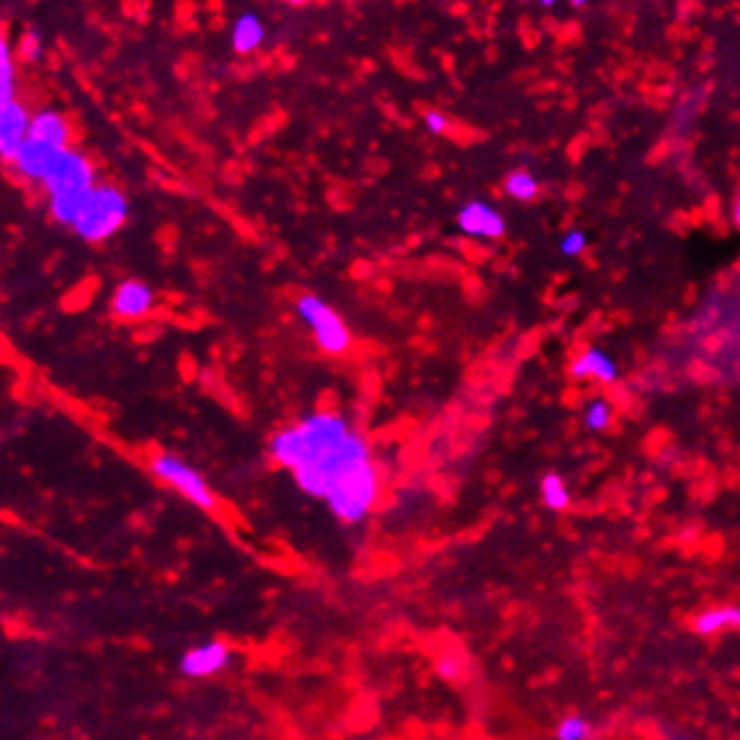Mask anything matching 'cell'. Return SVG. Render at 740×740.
I'll use <instances>...</instances> for the list:
<instances>
[{"mask_svg": "<svg viewBox=\"0 0 740 740\" xmlns=\"http://www.w3.org/2000/svg\"><path fill=\"white\" fill-rule=\"evenodd\" d=\"M380 496V474L372 458L342 468L329 487V507L342 522H359L369 515Z\"/></svg>", "mask_w": 740, "mask_h": 740, "instance_id": "cell-1", "label": "cell"}, {"mask_svg": "<svg viewBox=\"0 0 740 740\" xmlns=\"http://www.w3.org/2000/svg\"><path fill=\"white\" fill-rule=\"evenodd\" d=\"M125 221H127L125 194L114 187H97L92 191L89 202H86V208L82 211V215H78L73 230L82 234L84 240H89V243H101V240L110 237V234L119 230Z\"/></svg>", "mask_w": 740, "mask_h": 740, "instance_id": "cell-2", "label": "cell"}, {"mask_svg": "<svg viewBox=\"0 0 740 740\" xmlns=\"http://www.w3.org/2000/svg\"><path fill=\"white\" fill-rule=\"evenodd\" d=\"M296 310H299L302 320L313 329L320 350H326V353L331 356H342L345 350L350 348L353 337H350L348 326H345L342 318H339L324 299H318L316 294L299 296V299H296Z\"/></svg>", "mask_w": 740, "mask_h": 740, "instance_id": "cell-3", "label": "cell"}, {"mask_svg": "<svg viewBox=\"0 0 740 740\" xmlns=\"http://www.w3.org/2000/svg\"><path fill=\"white\" fill-rule=\"evenodd\" d=\"M151 472L157 474L162 483H168L176 487L181 496H187L194 507L200 509H213L215 507V496L208 487L205 479L194 472L189 464H183L181 458L170 453H157L151 458Z\"/></svg>", "mask_w": 740, "mask_h": 740, "instance_id": "cell-4", "label": "cell"}, {"mask_svg": "<svg viewBox=\"0 0 740 740\" xmlns=\"http://www.w3.org/2000/svg\"><path fill=\"white\" fill-rule=\"evenodd\" d=\"M43 187H46L49 197L95 189V168H92V162L84 154L65 148L57 162H54L52 172L46 176V181H43Z\"/></svg>", "mask_w": 740, "mask_h": 740, "instance_id": "cell-5", "label": "cell"}, {"mask_svg": "<svg viewBox=\"0 0 740 740\" xmlns=\"http://www.w3.org/2000/svg\"><path fill=\"white\" fill-rule=\"evenodd\" d=\"M30 121H33V116L17 101L0 106V157L14 162L24 140L30 138Z\"/></svg>", "mask_w": 740, "mask_h": 740, "instance_id": "cell-6", "label": "cell"}, {"mask_svg": "<svg viewBox=\"0 0 740 740\" xmlns=\"http://www.w3.org/2000/svg\"><path fill=\"white\" fill-rule=\"evenodd\" d=\"M63 151H65V148L49 146V144H41V140L28 138V140H24V146L20 148V154H17L14 168L22 178H28V181H41L43 183Z\"/></svg>", "mask_w": 740, "mask_h": 740, "instance_id": "cell-7", "label": "cell"}, {"mask_svg": "<svg viewBox=\"0 0 740 740\" xmlns=\"http://www.w3.org/2000/svg\"><path fill=\"white\" fill-rule=\"evenodd\" d=\"M458 226L461 232L472 234V237H485V240H496L504 237L507 232V221L504 215L496 211L487 202H468L464 211L458 213Z\"/></svg>", "mask_w": 740, "mask_h": 740, "instance_id": "cell-8", "label": "cell"}, {"mask_svg": "<svg viewBox=\"0 0 740 740\" xmlns=\"http://www.w3.org/2000/svg\"><path fill=\"white\" fill-rule=\"evenodd\" d=\"M569 372H571V378L595 380V382H601V385H614V382L620 380V367H616V361L612 359V356L601 348L582 350V353L571 361Z\"/></svg>", "mask_w": 740, "mask_h": 740, "instance_id": "cell-9", "label": "cell"}, {"mask_svg": "<svg viewBox=\"0 0 740 740\" xmlns=\"http://www.w3.org/2000/svg\"><path fill=\"white\" fill-rule=\"evenodd\" d=\"M110 307H114L116 318L125 320L144 318L154 307V292L144 281H125L119 288H116Z\"/></svg>", "mask_w": 740, "mask_h": 740, "instance_id": "cell-10", "label": "cell"}, {"mask_svg": "<svg viewBox=\"0 0 740 740\" xmlns=\"http://www.w3.org/2000/svg\"><path fill=\"white\" fill-rule=\"evenodd\" d=\"M230 663V649H226L221 641H211V644H202L189 649L187 655L181 657V670L191 678H202V676H213L215 670H221L224 665Z\"/></svg>", "mask_w": 740, "mask_h": 740, "instance_id": "cell-11", "label": "cell"}, {"mask_svg": "<svg viewBox=\"0 0 740 740\" xmlns=\"http://www.w3.org/2000/svg\"><path fill=\"white\" fill-rule=\"evenodd\" d=\"M30 138L41 140V144L57 146V148H67V140H71V125L63 114L57 110H39L30 121Z\"/></svg>", "mask_w": 740, "mask_h": 740, "instance_id": "cell-12", "label": "cell"}, {"mask_svg": "<svg viewBox=\"0 0 740 740\" xmlns=\"http://www.w3.org/2000/svg\"><path fill=\"white\" fill-rule=\"evenodd\" d=\"M693 627L698 635H717L725 631H736V627H740V606H736V603H725V606L706 609V612L695 616Z\"/></svg>", "mask_w": 740, "mask_h": 740, "instance_id": "cell-13", "label": "cell"}, {"mask_svg": "<svg viewBox=\"0 0 740 740\" xmlns=\"http://www.w3.org/2000/svg\"><path fill=\"white\" fill-rule=\"evenodd\" d=\"M95 189L71 191V194H54V197H49V213H52V219L60 221V224L76 226L78 215H82V211L86 208V202H89L92 191H95Z\"/></svg>", "mask_w": 740, "mask_h": 740, "instance_id": "cell-14", "label": "cell"}, {"mask_svg": "<svg viewBox=\"0 0 740 740\" xmlns=\"http://www.w3.org/2000/svg\"><path fill=\"white\" fill-rule=\"evenodd\" d=\"M264 24L256 14H243L232 28V49L237 54H249L262 46Z\"/></svg>", "mask_w": 740, "mask_h": 740, "instance_id": "cell-15", "label": "cell"}, {"mask_svg": "<svg viewBox=\"0 0 740 740\" xmlns=\"http://www.w3.org/2000/svg\"><path fill=\"white\" fill-rule=\"evenodd\" d=\"M541 501L552 511H565L571 507L569 485H565L560 474H545V479H541Z\"/></svg>", "mask_w": 740, "mask_h": 740, "instance_id": "cell-16", "label": "cell"}, {"mask_svg": "<svg viewBox=\"0 0 740 740\" xmlns=\"http://www.w3.org/2000/svg\"><path fill=\"white\" fill-rule=\"evenodd\" d=\"M504 189H507V194L511 197V200L530 202L536 194H539V178L528 170H515L507 176Z\"/></svg>", "mask_w": 740, "mask_h": 740, "instance_id": "cell-17", "label": "cell"}, {"mask_svg": "<svg viewBox=\"0 0 740 740\" xmlns=\"http://www.w3.org/2000/svg\"><path fill=\"white\" fill-rule=\"evenodd\" d=\"M582 421L588 425V431H606L614 421V406L606 402V399H592V402L584 406Z\"/></svg>", "mask_w": 740, "mask_h": 740, "instance_id": "cell-18", "label": "cell"}, {"mask_svg": "<svg viewBox=\"0 0 740 740\" xmlns=\"http://www.w3.org/2000/svg\"><path fill=\"white\" fill-rule=\"evenodd\" d=\"M14 101V57L9 43L0 41V106Z\"/></svg>", "mask_w": 740, "mask_h": 740, "instance_id": "cell-19", "label": "cell"}, {"mask_svg": "<svg viewBox=\"0 0 740 740\" xmlns=\"http://www.w3.org/2000/svg\"><path fill=\"white\" fill-rule=\"evenodd\" d=\"M590 732V721L582 717H565L558 725V740H588Z\"/></svg>", "mask_w": 740, "mask_h": 740, "instance_id": "cell-20", "label": "cell"}, {"mask_svg": "<svg viewBox=\"0 0 740 740\" xmlns=\"http://www.w3.org/2000/svg\"><path fill=\"white\" fill-rule=\"evenodd\" d=\"M588 251V234L582 230H571L560 240V254L563 256H582Z\"/></svg>", "mask_w": 740, "mask_h": 740, "instance_id": "cell-21", "label": "cell"}, {"mask_svg": "<svg viewBox=\"0 0 740 740\" xmlns=\"http://www.w3.org/2000/svg\"><path fill=\"white\" fill-rule=\"evenodd\" d=\"M436 670H440L442 678H450V681H455V678L464 676L466 659L461 655H444V657L436 659Z\"/></svg>", "mask_w": 740, "mask_h": 740, "instance_id": "cell-22", "label": "cell"}, {"mask_svg": "<svg viewBox=\"0 0 740 740\" xmlns=\"http://www.w3.org/2000/svg\"><path fill=\"white\" fill-rule=\"evenodd\" d=\"M17 52H20V57L28 60V63H33V60H41L39 35H35L33 30H28V33H24L20 39V46H17Z\"/></svg>", "mask_w": 740, "mask_h": 740, "instance_id": "cell-23", "label": "cell"}, {"mask_svg": "<svg viewBox=\"0 0 740 740\" xmlns=\"http://www.w3.org/2000/svg\"><path fill=\"white\" fill-rule=\"evenodd\" d=\"M423 121H425V127H429L434 135H444V133H447V127H450L447 116H444L442 110H425Z\"/></svg>", "mask_w": 740, "mask_h": 740, "instance_id": "cell-24", "label": "cell"}, {"mask_svg": "<svg viewBox=\"0 0 740 740\" xmlns=\"http://www.w3.org/2000/svg\"><path fill=\"white\" fill-rule=\"evenodd\" d=\"M732 224L740 230V189L736 191V200H732Z\"/></svg>", "mask_w": 740, "mask_h": 740, "instance_id": "cell-25", "label": "cell"}]
</instances>
